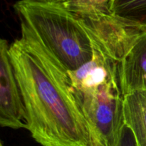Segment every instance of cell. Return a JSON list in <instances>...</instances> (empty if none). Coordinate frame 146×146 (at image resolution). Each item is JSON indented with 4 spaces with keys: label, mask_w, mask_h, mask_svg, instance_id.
<instances>
[{
    "label": "cell",
    "mask_w": 146,
    "mask_h": 146,
    "mask_svg": "<svg viewBox=\"0 0 146 146\" xmlns=\"http://www.w3.org/2000/svg\"><path fill=\"white\" fill-rule=\"evenodd\" d=\"M21 31L9 54L24 100L27 129L42 146H88V125L68 71L27 27L21 24Z\"/></svg>",
    "instance_id": "6da1fadb"
},
{
    "label": "cell",
    "mask_w": 146,
    "mask_h": 146,
    "mask_svg": "<svg viewBox=\"0 0 146 146\" xmlns=\"http://www.w3.org/2000/svg\"><path fill=\"white\" fill-rule=\"evenodd\" d=\"M94 50L91 61L68 74L88 125V146H117L125 125L119 64Z\"/></svg>",
    "instance_id": "7a4b0ae2"
},
{
    "label": "cell",
    "mask_w": 146,
    "mask_h": 146,
    "mask_svg": "<svg viewBox=\"0 0 146 146\" xmlns=\"http://www.w3.org/2000/svg\"><path fill=\"white\" fill-rule=\"evenodd\" d=\"M14 8L27 27L67 71L91 61L94 44L85 25L61 3L19 0Z\"/></svg>",
    "instance_id": "3957f363"
},
{
    "label": "cell",
    "mask_w": 146,
    "mask_h": 146,
    "mask_svg": "<svg viewBox=\"0 0 146 146\" xmlns=\"http://www.w3.org/2000/svg\"><path fill=\"white\" fill-rule=\"evenodd\" d=\"M92 38L93 44L101 51L119 62L127 50L146 26L111 15L78 17Z\"/></svg>",
    "instance_id": "277c9868"
},
{
    "label": "cell",
    "mask_w": 146,
    "mask_h": 146,
    "mask_svg": "<svg viewBox=\"0 0 146 146\" xmlns=\"http://www.w3.org/2000/svg\"><path fill=\"white\" fill-rule=\"evenodd\" d=\"M8 41L0 40V125L27 129V113L21 89L9 54Z\"/></svg>",
    "instance_id": "5b68a950"
},
{
    "label": "cell",
    "mask_w": 146,
    "mask_h": 146,
    "mask_svg": "<svg viewBox=\"0 0 146 146\" xmlns=\"http://www.w3.org/2000/svg\"><path fill=\"white\" fill-rule=\"evenodd\" d=\"M118 64L123 96L146 91V30L135 38Z\"/></svg>",
    "instance_id": "8992f818"
},
{
    "label": "cell",
    "mask_w": 146,
    "mask_h": 146,
    "mask_svg": "<svg viewBox=\"0 0 146 146\" xmlns=\"http://www.w3.org/2000/svg\"><path fill=\"white\" fill-rule=\"evenodd\" d=\"M125 123L133 133L138 146H146V91L124 96Z\"/></svg>",
    "instance_id": "52a82bcc"
},
{
    "label": "cell",
    "mask_w": 146,
    "mask_h": 146,
    "mask_svg": "<svg viewBox=\"0 0 146 146\" xmlns=\"http://www.w3.org/2000/svg\"><path fill=\"white\" fill-rule=\"evenodd\" d=\"M114 0H67L61 3L68 11L78 17L111 15Z\"/></svg>",
    "instance_id": "ba28073f"
},
{
    "label": "cell",
    "mask_w": 146,
    "mask_h": 146,
    "mask_svg": "<svg viewBox=\"0 0 146 146\" xmlns=\"http://www.w3.org/2000/svg\"><path fill=\"white\" fill-rule=\"evenodd\" d=\"M112 9L120 18L146 26V0H114Z\"/></svg>",
    "instance_id": "9c48e42d"
},
{
    "label": "cell",
    "mask_w": 146,
    "mask_h": 146,
    "mask_svg": "<svg viewBox=\"0 0 146 146\" xmlns=\"http://www.w3.org/2000/svg\"><path fill=\"white\" fill-rule=\"evenodd\" d=\"M117 146H138L131 128L124 125Z\"/></svg>",
    "instance_id": "30bf717a"
},
{
    "label": "cell",
    "mask_w": 146,
    "mask_h": 146,
    "mask_svg": "<svg viewBox=\"0 0 146 146\" xmlns=\"http://www.w3.org/2000/svg\"><path fill=\"white\" fill-rule=\"evenodd\" d=\"M32 1H40V2H50V3H63L67 0H32Z\"/></svg>",
    "instance_id": "8fae6325"
}]
</instances>
